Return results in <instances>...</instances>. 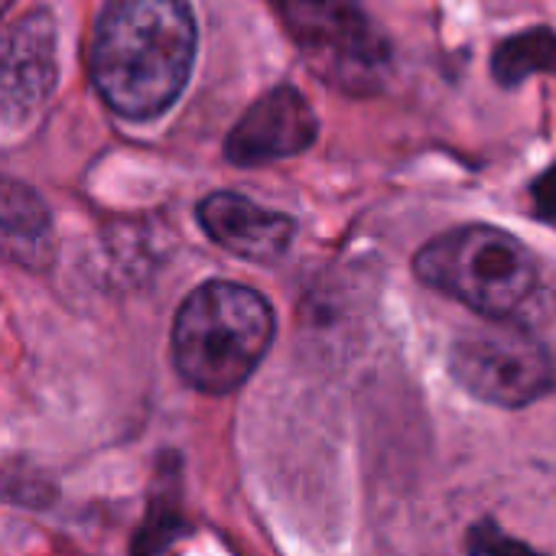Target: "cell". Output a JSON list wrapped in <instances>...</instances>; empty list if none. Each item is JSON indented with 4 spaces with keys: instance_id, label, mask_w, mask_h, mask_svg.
<instances>
[{
    "instance_id": "obj_3",
    "label": "cell",
    "mask_w": 556,
    "mask_h": 556,
    "mask_svg": "<svg viewBox=\"0 0 556 556\" xmlns=\"http://www.w3.org/2000/svg\"><path fill=\"white\" fill-rule=\"evenodd\" d=\"M414 274L485 319H515L541 283L531 248L492 225H466L433 238L414 257Z\"/></svg>"
},
{
    "instance_id": "obj_11",
    "label": "cell",
    "mask_w": 556,
    "mask_h": 556,
    "mask_svg": "<svg viewBox=\"0 0 556 556\" xmlns=\"http://www.w3.org/2000/svg\"><path fill=\"white\" fill-rule=\"evenodd\" d=\"M531 199H534V212L547 222H556V166L547 173H541L531 186Z\"/></svg>"
},
{
    "instance_id": "obj_1",
    "label": "cell",
    "mask_w": 556,
    "mask_h": 556,
    "mask_svg": "<svg viewBox=\"0 0 556 556\" xmlns=\"http://www.w3.org/2000/svg\"><path fill=\"white\" fill-rule=\"evenodd\" d=\"M195 20L186 0H108L91 39V78L130 121L163 114L189 81Z\"/></svg>"
},
{
    "instance_id": "obj_7",
    "label": "cell",
    "mask_w": 556,
    "mask_h": 556,
    "mask_svg": "<svg viewBox=\"0 0 556 556\" xmlns=\"http://www.w3.org/2000/svg\"><path fill=\"white\" fill-rule=\"evenodd\" d=\"M55 85V20L39 10L23 16L3 49V121H26Z\"/></svg>"
},
{
    "instance_id": "obj_4",
    "label": "cell",
    "mask_w": 556,
    "mask_h": 556,
    "mask_svg": "<svg viewBox=\"0 0 556 556\" xmlns=\"http://www.w3.org/2000/svg\"><path fill=\"white\" fill-rule=\"evenodd\" d=\"M293 42L319 78L342 91H375L391 49L358 0H274Z\"/></svg>"
},
{
    "instance_id": "obj_5",
    "label": "cell",
    "mask_w": 556,
    "mask_h": 556,
    "mask_svg": "<svg viewBox=\"0 0 556 556\" xmlns=\"http://www.w3.org/2000/svg\"><path fill=\"white\" fill-rule=\"evenodd\" d=\"M453 378L479 401L495 407H528L554 388L547 345L511 319H492L450 349Z\"/></svg>"
},
{
    "instance_id": "obj_6",
    "label": "cell",
    "mask_w": 556,
    "mask_h": 556,
    "mask_svg": "<svg viewBox=\"0 0 556 556\" xmlns=\"http://www.w3.org/2000/svg\"><path fill=\"white\" fill-rule=\"evenodd\" d=\"M319 134L316 111L293 85L267 91L248 108L225 140V156L235 166H264L296 156L313 147Z\"/></svg>"
},
{
    "instance_id": "obj_2",
    "label": "cell",
    "mask_w": 556,
    "mask_h": 556,
    "mask_svg": "<svg viewBox=\"0 0 556 556\" xmlns=\"http://www.w3.org/2000/svg\"><path fill=\"white\" fill-rule=\"evenodd\" d=\"M274 342L270 303L241 283L212 280L186 296L173 323V365L202 394L238 391Z\"/></svg>"
},
{
    "instance_id": "obj_9",
    "label": "cell",
    "mask_w": 556,
    "mask_h": 556,
    "mask_svg": "<svg viewBox=\"0 0 556 556\" xmlns=\"http://www.w3.org/2000/svg\"><path fill=\"white\" fill-rule=\"evenodd\" d=\"M49 238H52V222H49L42 199L20 182H7V189H3L7 257L36 267L49 257Z\"/></svg>"
},
{
    "instance_id": "obj_10",
    "label": "cell",
    "mask_w": 556,
    "mask_h": 556,
    "mask_svg": "<svg viewBox=\"0 0 556 556\" xmlns=\"http://www.w3.org/2000/svg\"><path fill=\"white\" fill-rule=\"evenodd\" d=\"M538 72L556 75V33L547 26L515 33L492 52V75L505 88H515Z\"/></svg>"
},
{
    "instance_id": "obj_12",
    "label": "cell",
    "mask_w": 556,
    "mask_h": 556,
    "mask_svg": "<svg viewBox=\"0 0 556 556\" xmlns=\"http://www.w3.org/2000/svg\"><path fill=\"white\" fill-rule=\"evenodd\" d=\"M466 544H469L472 551H479V554H485V551H528V544L498 534V528H476V531L469 534Z\"/></svg>"
},
{
    "instance_id": "obj_8",
    "label": "cell",
    "mask_w": 556,
    "mask_h": 556,
    "mask_svg": "<svg viewBox=\"0 0 556 556\" xmlns=\"http://www.w3.org/2000/svg\"><path fill=\"white\" fill-rule=\"evenodd\" d=\"M199 222L215 244L257 264L283 257L296 231L290 215L261 208L238 192H212L202 199Z\"/></svg>"
}]
</instances>
